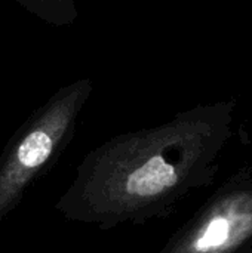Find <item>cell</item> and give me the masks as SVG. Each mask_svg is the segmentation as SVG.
I'll list each match as a JSON object with an SVG mask.
<instances>
[{"instance_id": "cell-3", "label": "cell", "mask_w": 252, "mask_h": 253, "mask_svg": "<svg viewBox=\"0 0 252 253\" xmlns=\"http://www.w3.org/2000/svg\"><path fill=\"white\" fill-rule=\"evenodd\" d=\"M157 253H252V173L230 178Z\"/></svg>"}, {"instance_id": "cell-1", "label": "cell", "mask_w": 252, "mask_h": 253, "mask_svg": "<svg viewBox=\"0 0 252 253\" xmlns=\"http://www.w3.org/2000/svg\"><path fill=\"white\" fill-rule=\"evenodd\" d=\"M233 102L198 105L171 120L119 133L91 150L53 209L102 231L169 216L209 185L232 136Z\"/></svg>"}, {"instance_id": "cell-2", "label": "cell", "mask_w": 252, "mask_h": 253, "mask_svg": "<svg viewBox=\"0 0 252 253\" xmlns=\"http://www.w3.org/2000/svg\"><path fill=\"white\" fill-rule=\"evenodd\" d=\"M92 90L88 77L59 87L9 138L0 156V224L67 150Z\"/></svg>"}, {"instance_id": "cell-4", "label": "cell", "mask_w": 252, "mask_h": 253, "mask_svg": "<svg viewBox=\"0 0 252 253\" xmlns=\"http://www.w3.org/2000/svg\"><path fill=\"white\" fill-rule=\"evenodd\" d=\"M22 9L34 15L40 21L53 25L65 27L76 22L79 10L76 0H15Z\"/></svg>"}]
</instances>
